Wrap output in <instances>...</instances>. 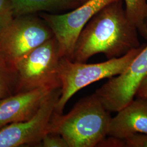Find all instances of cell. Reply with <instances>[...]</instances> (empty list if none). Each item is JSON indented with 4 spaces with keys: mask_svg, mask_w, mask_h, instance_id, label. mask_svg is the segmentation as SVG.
<instances>
[{
    "mask_svg": "<svg viewBox=\"0 0 147 147\" xmlns=\"http://www.w3.org/2000/svg\"><path fill=\"white\" fill-rule=\"evenodd\" d=\"M139 33L126 16L123 0L102 8L86 25L76 43L73 62L86 63L103 53L108 59L119 58L140 47Z\"/></svg>",
    "mask_w": 147,
    "mask_h": 147,
    "instance_id": "1",
    "label": "cell"
},
{
    "mask_svg": "<svg viewBox=\"0 0 147 147\" xmlns=\"http://www.w3.org/2000/svg\"><path fill=\"white\" fill-rule=\"evenodd\" d=\"M95 93L81 99L66 115L54 112L49 132L58 134L69 147H95L107 136L111 117Z\"/></svg>",
    "mask_w": 147,
    "mask_h": 147,
    "instance_id": "2",
    "label": "cell"
},
{
    "mask_svg": "<svg viewBox=\"0 0 147 147\" xmlns=\"http://www.w3.org/2000/svg\"><path fill=\"white\" fill-rule=\"evenodd\" d=\"M146 45V44H143L119 58L108 59L101 63L87 64L60 58L58 74L61 84V93L55 112L63 113L69 100L80 89L96 81L109 79L123 73Z\"/></svg>",
    "mask_w": 147,
    "mask_h": 147,
    "instance_id": "3",
    "label": "cell"
},
{
    "mask_svg": "<svg viewBox=\"0 0 147 147\" xmlns=\"http://www.w3.org/2000/svg\"><path fill=\"white\" fill-rule=\"evenodd\" d=\"M59 60L57 42L53 37L16 62L12 66L16 75L14 94L42 87L61 88Z\"/></svg>",
    "mask_w": 147,
    "mask_h": 147,
    "instance_id": "4",
    "label": "cell"
},
{
    "mask_svg": "<svg viewBox=\"0 0 147 147\" xmlns=\"http://www.w3.org/2000/svg\"><path fill=\"white\" fill-rule=\"evenodd\" d=\"M53 37V32L38 14L14 16L0 30V56L12 67Z\"/></svg>",
    "mask_w": 147,
    "mask_h": 147,
    "instance_id": "5",
    "label": "cell"
},
{
    "mask_svg": "<svg viewBox=\"0 0 147 147\" xmlns=\"http://www.w3.org/2000/svg\"><path fill=\"white\" fill-rule=\"evenodd\" d=\"M116 0H88L68 13L38 14L53 32L60 58L73 61L76 43L89 20L104 6Z\"/></svg>",
    "mask_w": 147,
    "mask_h": 147,
    "instance_id": "6",
    "label": "cell"
},
{
    "mask_svg": "<svg viewBox=\"0 0 147 147\" xmlns=\"http://www.w3.org/2000/svg\"><path fill=\"white\" fill-rule=\"evenodd\" d=\"M147 76V44L124 71L109 78L95 94L105 109L117 112L134 99L137 90Z\"/></svg>",
    "mask_w": 147,
    "mask_h": 147,
    "instance_id": "7",
    "label": "cell"
},
{
    "mask_svg": "<svg viewBox=\"0 0 147 147\" xmlns=\"http://www.w3.org/2000/svg\"><path fill=\"white\" fill-rule=\"evenodd\" d=\"M60 93L61 88L53 90L31 119L11 123L1 129L0 147H40L43 137L49 132Z\"/></svg>",
    "mask_w": 147,
    "mask_h": 147,
    "instance_id": "8",
    "label": "cell"
},
{
    "mask_svg": "<svg viewBox=\"0 0 147 147\" xmlns=\"http://www.w3.org/2000/svg\"><path fill=\"white\" fill-rule=\"evenodd\" d=\"M42 87L16 93L0 101V129L11 123L31 119L53 90Z\"/></svg>",
    "mask_w": 147,
    "mask_h": 147,
    "instance_id": "9",
    "label": "cell"
},
{
    "mask_svg": "<svg viewBox=\"0 0 147 147\" xmlns=\"http://www.w3.org/2000/svg\"><path fill=\"white\" fill-rule=\"evenodd\" d=\"M147 134V99L137 98L111 118L107 136L125 138L133 134Z\"/></svg>",
    "mask_w": 147,
    "mask_h": 147,
    "instance_id": "10",
    "label": "cell"
},
{
    "mask_svg": "<svg viewBox=\"0 0 147 147\" xmlns=\"http://www.w3.org/2000/svg\"><path fill=\"white\" fill-rule=\"evenodd\" d=\"M14 16L42 12L61 14L81 5L80 0H11Z\"/></svg>",
    "mask_w": 147,
    "mask_h": 147,
    "instance_id": "11",
    "label": "cell"
},
{
    "mask_svg": "<svg viewBox=\"0 0 147 147\" xmlns=\"http://www.w3.org/2000/svg\"><path fill=\"white\" fill-rule=\"evenodd\" d=\"M128 19L139 34L147 40V0H124Z\"/></svg>",
    "mask_w": 147,
    "mask_h": 147,
    "instance_id": "12",
    "label": "cell"
},
{
    "mask_svg": "<svg viewBox=\"0 0 147 147\" xmlns=\"http://www.w3.org/2000/svg\"><path fill=\"white\" fill-rule=\"evenodd\" d=\"M15 86L14 69L0 56V101L14 94Z\"/></svg>",
    "mask_w": 147,
    "mask_h": 147,
    "instance_id": "13",
    "label": "cell"
},
{
    "mask_svg": "<svg viewBox=\"0 0 147 147\" xmlns=\"http://www.w3.org/2000/svg\"><path fill=\"white\" fill-rule=\"evenodd\" d=\"M14 17L11 0H0V30L7 25Z\"/></svg>",
    "mask_w": 147,
    "mask_h": 147,
    "instance_id": "14",
    "label": "cell"
},
{
    "mask_svg": "<svg viewBox=\"0 0 147 147\" xmlns=\"http://www.w3.org/2000/svg\"><path fill=\"white\" fill-rule=\"evenodd\" d=\"M40 147H69L68 144L60 135L55 132H48L42 138Z\"/></svg>",
    "mask_w": 147,
    "mask_h": 147,
    "instance_id": "15",
    "label": "cell"
},
{
    "mask_svg": "<svg viewBox=\"0 0 147 147\" xmlns=\"http://www.w3.org/2000/svg\"><path fill=\"white\" fill-rule=\"evenodd\" d=\"M125 139L126 147H147V134L137 133Z\"/></svg>",
    "mask_w": 147,
    "mask_h": 147,
    "instance_id": "16",
    "label": "cell"
},
{
    "mask_svg": "<svg viewBox=\"0 0 147 147\" xmlns=\"http://www.w3.org/2000/svg\"><path fill=\"white\" fill-rule=\"evenodd\" d=\"M105 137L98 144L99 147H126L124 138H121L116 137L108 136Z\"/></svg>",
    "mask_w": 147,
    "mask_h": 147,
    "instance_id": "17",
    "label": "cell"
},
{
    "mask_svg": "<svg viewBox=\"0 0 147 147\" xmlns=\"http://www.w3.org/2000/svg\"><path fill=\"white\" fill-rule=\"evenodd\" d=\"M135 96L137 98L147 99V76L144 79L138 87Z\"/></svg>",
    "mask_w": 147,
    "mask_h": 147,
    "instance_id": "18",
    "label": "cell"
},
{
    "mask_svg": "<svg viewBox=\"0 0 147 147\" xmlns=\"http://www.w3.org/2000/svg\"><path fill=\"white\" fill-rule=\"evenodd\" d=\"M87 1H88V0H80V2L81 3V4H83V3H85L86 2H87Z\"/></svg>",
    "mask_w": 147,
    "mask_h": 147,
    "instance_id": "19",
    "label": "cell"
}]
</instances>
